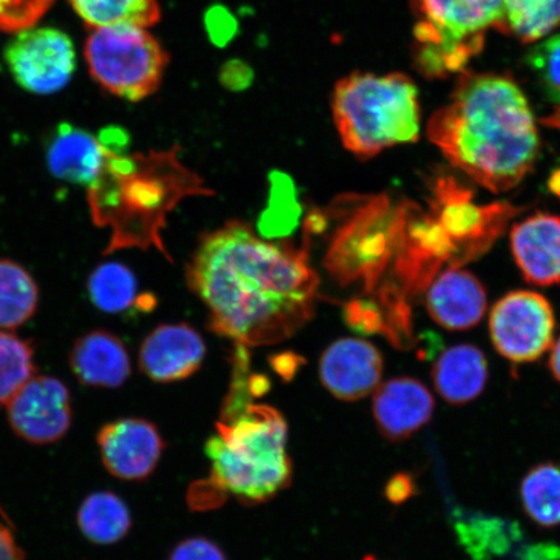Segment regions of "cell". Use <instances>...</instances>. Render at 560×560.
<instances>
[{
	"label": "cell",
	"instance_id": "1",
	"mask_svg": "<svg viewBox=\"0 0 560 560\" xmlns=\"http://www.w3.org/2000/svg\"><path fill=\"white\" fill-rule=\"evenodd\" d=\"M187 282L217 334L257 347L291 338L311 320L318 277L306 257L230 222L199 243Z\"/></svg>",
	"mask_w": 560,
	"mask_h": 560
},
{
	"label": "cell",
	"instance_id": "2",
	"mask_svg": "<svg viewBox=\"0 0 560 560\" xmlns=\"http://www.w3.org/2000/svg\"><path fill=\"white\" fill-rule=\"evenodd\" d=\"M427 136L453 166L494 194L522 184L540 155L534 114L509 75L464 70Z\"/></svg>",
	"mask_w": 560,
	"mask_h": 560
},
{
	"label": "cell",
	"instance_id": "3",
	"mask_svg": "<svg viewBox=\"0 0 560 560\" xmlns=\"http://www.w3.org/2000/svg\"><path fill=\"white\" fill-rule=\"evenodd\" d=\"M104 151L102 171L88 187L91 219L97 228L110 229L104 255L150 245L163 250L160 230L175 202L194 188L191 177L173 153Z\"/></svg>",
	"mask_w": 560,
	"mask_h": 560
},
{
	"label": "cell",
	"instance_id": "4",
	"mask_svg": "<svg viewBox=\"0 0 560 560\" xmlns=\"http://www.w3.org/2000/svg\"><path fill=\"white\" fill-rule=\"evenodd\" d=\"M206 444L212 475L244 505L275 499L292 481L293 467L285 452L289 427L272 406L249 404L228 422H217Z\"/></svg>",
	"mask_w": 560,
	"mask_h": 560
},
{
	"label": "cell",
	"instance_id": "5",
	"mask_svg": "<svg viewBox=\"0 0 560 560\" xmlns=\"http://www.w3.org/2000/svg\"><path fill=\"white\" fill-rule=\"evenodd\" d=\"M332 115L342 144L357 158H374L419 138L418 89L401 73L346 77L335 88Z\"/></svg>",
	"mask_w": 560,
	"mask_h": 560
},
{
	"label": "cell",
	"instance_id": "6",
	"mask_svg": "<svg viewBox=\"0 0 560 560\" xmlns=\"http://www.w3.org/2000/svg\"><path fill=\"white\" fill-rule=\"evenodd\" d=\"M416 68L427 79H446L466 70L486 44L490 27L501 31L503 0H411Z\"/></svg>",
	"mask_w": 560,
	"mask_h": 560
},
{
	"label": "cell",
	"instance_id": "7",
	"mask_svg": "<svg viewBox=\"0 0 560 560\" xmlns=\"http://www.w3.org/2000/svg\"><path fill=\"white\" fill-rule=\"evenodd\" d=\"M85 56L91 75L102 88L122 100L139 102L159 89L167 54L145 27L115 24L95 27Z\"/></svg>",
	"mask_w": 560,
	"mask_h": 560
},
{
	"label": "cell",
	"instance_id": "8",
	"mask_svg": "<svg viewBox=\"0 0 560 560\" xmlns=\"http://www.w3.org/2000/svg\"><path fill=\"white\" fill-rule=\"evenodd\" d=\"M433 215L457 248V268L487 252L520 208L508 202L478 206L470 188L453 177H440L433 187Z\"/></svg>",
	"mask_w": 560,
	"mask_h": 560
},
{
	"label": "cell",
	"instance_id": "9",
	"mask_svg": "<svg viewBox=\"0 0 560 560\" xmlns=\"http://www.w3.org/2000/svg\"><path fill=\"white\" fill-rule=\"evenodd\" d=\"M555 311L540 293L513 291L497 301L489 318L490 338L514 363L535 362L555 341Z\"/></svg>",
	"mask_w": 560,
	"mask_h": 560
},
{
	"label": "cell",
	"instance_id": "10",
	"mask_svg": "<svg viewBox=\"0 0 560 560\" xmlns=\"http://www.w3.org/2000/svg\"><path fill=\"white\" fill-rule=\"evenodd\" d=\"M7 67L21 88L48 95L65 89L75 72L73 40L55 27H30L4 50Z\"/></svg>",
	"mask_w": 560,
	"mask_h": 560
},
{
	"label": "cell",
	"instance_id": "11",
	"mask_svg": "<svg viewBox=\"0 0 560 560\" xmlns=\"http://www.w3.org/2000/svg\"><path fill=\"white\" fill-rule=\"evenodd\" d=\"M12 430L32 444L55 443L72 424V402L65 383L33 376L7 405Z\"/></svg>",
	"mask_w": 560,
	"mask_h": 560
},
{
	"label": "cell",
	"instance_id": "12",
	"mask_svg": "<svg viewBox=\"0 0 560 560\" xmlns=\"http://www.w3.org/2000/svg\"><path fill=\"white\" fill-rule=\"evenodd\" d=\"M103 465L115 478L140 481L156 470L165 441L149 420L124 418L105 424L97 433Z\"/></svg>",
	"mask_w": 560,
	"mask_h": 560
},
{
	"label": "cell",
	"instance_id": "13",
	"mask_svg": "<svg viewBox=\"0 0 560 560\" xmlns=\"http://www.w3.org/2000/svg\"><path fill=\"white\" fill-rule=\"evenodd\" d=\"M383 359L365 340L340 339L325 350L319 362L324 387L342 401H359L380 388Z\"/></svg>",
	"mask_w": 560,
	"mask_h": 560
},
{
	"label": "cell",
	"instance_id": "14",
	"mask_svg": "<svg viewBox=\"0 0 560 560\" xmlns=\"http://www.w3.org/2000/svg\"><path fill=\"white\" fill-rule=\"evenodd\" d=\"M206 353L205 340L191 326L161 325L140 347L139 366L153 382H179L200 369Z\"/></svg>",
	"mask_w": 560,
	"mask_h": 560
},
{
	"label": "cell",
	"instance_id": "15",
	"mask_svg": "<svg viewBox=\"0 0 560 560\" xmlns=\"http://www.w3.org/2000/svg\"><path fill=\"white\" fill-rule=\"evenodd\" d=\"M435 400L422 382L395 377L375 390L373 415L382 436L404 441L430 422Z\"/></svg>",
	"mask_w": 560,
	"mask_h": 560
},
{
	"label": "cell",
	"instance_id": "16",
	"mask_svg": "<svg viewBox=\"0 0 560 560\" xmlns=\"http://www.w3.org/2000/svg\"><path fill=\"white\" fill-rule=\"evenodd\" d=\"M511 249L525 280L536 285L560 283V217L537 213L515 223Z\"/></svg>",
	"mask_w": 560,
	"mask_h": 560
},
{
	"label": "cell",
	"instance_id": "17",
	"mask_svg": "<svg viewBox=\"0 0 560 560\" xmlns=\"http://www.w3.org/2000/svg\"><path fill=\"white\" fill-rule=\"evenodd\" d=\"M429 287L427 311L446 330H470L485 317L487 292L472 272L451 268L435 278Z\"/></svg>",
	"mask_w": 560,
	"mask_h": 560
},
{
	"label": "cell",
	"instance_id": "18",
	"mask_svg": "<svg viewBox=\"0 0 560 560\" xmlns=\"http://www.w3.org/2000/svg\"><path fill=\"white\" fill-rule=\"evenodd\" d=\"M70 369L82 384L100 388L120 387L131 373L128 349L118 336L95 330L74 342Z\"/></svg>",
	"mask_w": 560,
	"mask_h": 560
},
{
	"label": "cell",
	"instance_id": "19",
	"mask_svg": "<svg viewBox=\"0 0 560 560\" xmlns=\"http://www.w3.org/2000/svg\"><path fill=\"white\" fill-rule=\"evenodd\" d=\"M104 159L100 138L72 124H60L46 147L48 170L69 184L89 187L101 173Z\"/></svg>",
	"mask_w": 560,
	"mask_h": 560
},
{
	"label": "cell",
	"instance_id": "20",
	"mask_svg": "<svg viewBox=\"0 0 560 560\" xmlns=\"http://www.w3.org/2000/svg\"><path fill=\"white\" fill-rule=\"evenodd\" d=\"M438 394L451 405H465L478 398L488 381V361L470 345L446 349L432 370Z\"/></svg>",
	"mask_w": 560,
	"mask_h": 560
},
{
	"label": "cell",
	"instance_id": "21",
	"mask_svg": "<svg viewBox=\"0 0 560 560\" xmlns=\"http://www.w3.org/2000/svg\"><path fill=\"white\" fill-rule=\"evenodd\" d=\"M77 522L83 536L100 545L121 541L131 528L129 508L112 492H95L86 497Z\"/></svg>",
	"mask_w": 560,
	"mask_h": 560
},
{
	"label": "cell",
	"instance_id": "22",
	"mask_svg": "<svg viewBox=\"0 0 560 560\" xmlns=\"http://www.w3.org/2000/svg\"><path fill=\"white\" fill-rule=\"evenodd\" d=\"M39 303L31 272L11 260H0V330H15L30 320Z\"/></svg>",
	"mask_w": 560,
	"mask_h": 560
},
{
	"label": "cell",
	"instance_id": "23",
	"mask_svg": "<svg viewBox=\"0 0 560 560\" xmlns=\"http://www.w3.org/2000/svg\"><path fill=\"white\" fill-rule=\"evenodd\" d=\"M455 532L460 544L475 560L502 557L521 538L516 523L481 514L458 517Z\"/></svg>",
	"mask_w": 560,
	"mask_h": 560
},
{
	"label": "cell",
	"instance_id": "24",
	"mask_svg": "<svg viewBox=\"0 0 560 560\" xmlns=\"http://www.w3.org/2000/svg\"><path fill=\"white\" fill-rule=\"evenodd\" d=\"M525 513L541 527L560 524V466L538 465L525 475L521 487Z\"/></svg>",
	"mask_w": 560,
	"mask_h": 560
},
{
	"label": "cell",
	"instance_id": "25",
	"mask_svg": "<svg viewBox=\"0 0 560 560\" xmlns=\"http://www.w3.org/2000/svg\"><path fill=\"white\" fill-rule=\"evenodd\" d=\"M70 4L93 30L115 24H132L147 30L161 16L156 0H70Z\"/></svg>",
	"mask_w": 560,
	"mask_h": 560
},
{
	"label": "cell",
	"instance_id": "26",
	"mask_svg": "<svg viewBox=\"0 0 560 560\" xmlns=\"http://www.w3.org/2000/svg\"><path fill=\"white\" fill-rule=\"evenodd\" d=\"M91 301L105 313H122L137 304L138 282L128 266L105 262L91 272L88 280Z\"/></svg>",
	"mask_w": 560,
	"mask_h": 560
},
{
	"label": "cell",
	"instance_id": "27",
	"mask_svg": "<svg viewBox=\"0 0 560 560\" xmlns=\"http://www.w3.org/2000/svg\"><path fill=\"white\" fill-rule=\"evenodd\" d=\"M501 32L529 44L545 37L560 24V0H503Z\"/></svg>",
	"mask_w": 560,
	"mask_h": 560
},
{
	"label": "cell",
	"instance_id": "28",
	"mask_svg": "<svg viewBox=\"0 0 560 560\" xmlns=\"http://www.w3.org/2000/svg\"><path fill=\"white\" fill-rule=\"evenodd\" d=\"M35 374L31 341L0 331V406H7Z\"/></svg>",
	"mask_w": 560,
	"mask_h": 560
},
{
	"label": "cell",
	"instance_id": "29",
	"mask_svg": "<svg viewBox=\"0 0 560 560\" xmlns=\"http://www.w3.org/2000/svg\"><path fill=\"white\" fill-rule=\"evenodd\" d=\"M525 65L535 74L546 100L560 105V34L530 48Z\"/></svg>",
	"mask_w": 560,
	"mask_h": 560
},
{
	"label": "cell",
	"instance_id": "30",
	"mask_svg": "<svg viewBox=\"0 0 560 560\" xmlns=\"http://www.w3.org/2000/svg\"><path fill=\"white\" fill-rule=\"evenodd\" d=\"M54 0H0V31L30 30L50 10Z\"/></svg>",
	"mask_w": 560,
	"mask_h": 560
},
{
	"label": "cell",
	"instance_id": "31",
	"mask_svg": "<svg viewBox=\"0 0 560 560\" xmlns=\"http://www.w3.org/2000/svg\"><path fill=\"white\" fill-rule=\"evenodd\" d=\"M226 489L214 479L195 481L188 488L187 503L191 510L208 511L220 508L228 499Z\"/></svg>",
	"mask_w": 560,
	"mask_h": 560
},
{
	"label": "cell",
	"instance_id": "32",
	"mask_svg": "<svg viewBox=\"0 0 560 560\" xmlns=\"http://www.w3.org/2000/svg\"><path fill=\"white\" fill-rule=\"evenodd\" d=\"M170 560H228V558L220 546L208 538L192 537L175 546Z\"/></svg>",
	"mask_w": 560,
	"mask_h": 560
},
{
	"label": "cell",
	"instance_id": "33",
	"mask_svg": "<svg viewBox=\"0 0 560 560\" xmlns=\"http://www.w3.org/2000/svg\"><path fill=\"white\" fill-rule=\"evenodd\" d=\"M416 481L408 474H397L385 486V497L396 505H400L405 501L416 495Z\"/></svg>",
	"mask_w": 560,
	"mask_h": 560
},
{
	"label": "cell",
	"instance_id": "34",
	"mask_svg": "<svg viewBox=\"0 0 560 560\" xmlns=\"http://www.w3.org/2000/svg\"><path fill=\"white\" fill-rule=\"evenodd\" d=\"M24 551L7 525L0 522V560H24Z\"/></svg>",
	"mask_w": 560,
	"mask_h": 560
},
{
	"label": "cell",
	"instance_id": "35",
	"mask_svg": "<svg viewBox=\"0 0 560 560\" xmlns=\"http://www.w3.org/2000/svg\"><path fill=\"white\" fill-rule=\"evenodd\" d=\"M516 560H560V548L552 544L525 546L517 552Z\"/></svg>",
	"mask_w": 560,
	"mask_h": 560
},
{
	"label": "cell",
	"instance_id": "36",
	"mask_svg": "<svg viewBox=\"0 0 560 560\" xmlns=\"http://www.w3.org/2000/svg\"><path fill=\"white\" fill-rule=\"evenodd\" d=\"M549 368L552 375H555L556 380L560 383V336L556 345L552 346Z\"/></svg>",
	"mask_w": 560,
	"mask_h": 560
},
{
	"label": "cell",
	"instance_id": "37",
	"mask_svg": "<svg viewBox=\"0 0 560 560\" xmlns=\"http://www.w3.org/2000/svg\"><path fill=\"white\" fill-rule=\"evenodd\" d=\"M541 122L545 126H550L552 129L560 131V107H558L549 117L542 118Z\"/></svg>",
	"mask_w": 560,
	"mask_h": 560
},
{
	"label": "cell",
	"instance_id": "38",
	"mask_svg": "<svg viewBox=\"0 0 560 560\" xmlns=\"http://www.w3.org/2000/svg\"><path fill=\"white\" fill-rule=\"evenodd\" d=\"M549 188L560 199V167L550 175Z\"/></svg>",
	"mask_w": 560,
	"mask_h": 560
},
{
	"label": "cell",
	"instance_id": "39",
	"mask_svg": "<svg viewBox=\"0 0 560 560\" xmlns=\"http://www.w3.org/2000/svg\"><path fill=\"white\" fill-rule=\"evenodd\" d=\"M362 560H377V559L374 556H368V557L363 558Z\"/></svg>",
	"mask_w": 560,
	"mask_h": 560
}]
</instances>
